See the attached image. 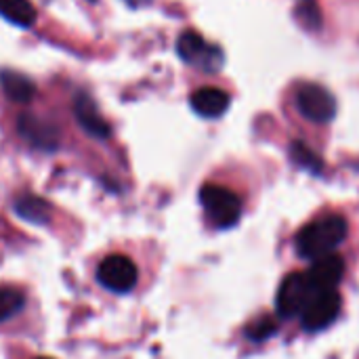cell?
I'll return each instance as SVG.
<instances>
[{
  "instance_id": "7a4b0ae2",
  "label": "cell",
  "mask_w": 359,
  "mask_h": 359,
  "mask_svg": "<svg viewBox=\"0 0 359 359\" xmlns=\"http://www.w3.org/2000/svg\"><path fill=\"white\" fill-rule=\"evenodd\" d=\"M200 202H202V208H204L208 221L219 229H227L240 221L242 202H240L238 194H233L231 189H227L223 185L206 183L200 189Z\"/></svg>"
},
{
  "instance_id": "5bb4252c",
  "label": "cell",
  "mask_w": 359,
  "mask_h": 359,
  "mask_svg": "<svg viewBox=\"0 0 359 359\" xmlns=\"http://www.w3.org/2000/svg\"><path fill=\"white\" fill-rule=\"evenodd\" d=\"M290 158H292L294 164H299L301 168H307L311 172H320L324 168L322 158L303 141H292L290 143Z\"/></svg>"
},
{
  "instance_id": "3957f363",
  "label": "cell",
  "mask_w": 359,
  "mask_h": 359,
  "mask_svg": "<svg viewBox=\"0 0 359 359\" xmlns=\"http://www.w3.org/2000/svg\"><path fill=\"white\" fill-rule=\"evenodd\" d=\"M294 105L299 114L313 124H328L337 116L334 95L318 82L299 84L294 93Z\"/></svg>"
},
{
  "instance_id": "ac0fdd59",
  "label": "cell",
  "mask_w": 359,
  "mask_h": 359,
  "mask_svg": "<svg viewBox=\"0 0 359 359\" xmlns=\"http://www.w3.org/2000/svg\"><path fill=\"white\" fill-rule=\"evenodd\" d=\"M40 359H50V358H40Z\"/></svg>"
},
{
  "instance_id": "5b68a950",
  "label": "cell",
  "mask_w": 359,
  "mask_h": 359,
  "mask_svg": "<svg viewBox=\"0 0 359 359\" xmlns=\"http://www.w3.org/2000/svg\"><path fill=\"white\" fill-rule=\"evenodd\" d=\"M324 292V288L311 278L309 271H301V273H290L278 292V311L284 318H292L299 316L305 305L318 294Z\"/></svg>"
},
{
  "instance_id": "277c9868",
  "label": "cell",
  "mask_w": 359,
  "mask_h": 359,
  "mask_svg": "<svg viewBox=\"0 0 359 359\" xmlns=\"http://www.w3.org/2000/svg\"><path fill=\"white\" fill-rule=\"evenodd\" d=\"M177 53L187 65L198 67L202 72H219L225 63V53L221 50V46L210 44L204 36L191 29L179 36Z\"/></svg>"
},
{
  "instance_id": "ba28073f",
  "label": "cell",
  "mask_w": 359,
  "mask_h": 359,
  "mask_svg": "<svg viewBox=\"0 0 359 359\" xmlns=\"http://www.w3.org/2000/svg\"><path fill=\"white\" fill-rule=\"evenodd\" d=\"M74 114L78 124L84 128V133H88L95 139H107L111 128L109 124L101 118L97 105L93 103V99L88 95H78L74 101Z\"/></svg>"
},
{
  "instance_id": "2e32d148",
  "label": "cell",
  "mask_w": 359,
  "mask_h": 359,
  "mask_svg": "<svg viewBox=\"0 0 359 359\" xmlns=\"http://www.w3.org/2000/svg\"><path fill=\"white\" fill-rule=\"evenodd\" d=\"M23 292L13 286H0V322L13 318L23 307Z\"/></svg>"
},
{
  "instance_id": "8992f818",
  "label": "cell",
  "mask_w": 359,
  "mask_h": 359,
  "mask_svg": "<svg viewBox=\"0 0 359 359\" xmlns=\"http://www.w3.org/2000/svg\"><path fill=\"white\" fill-rule=\"evenodd\" d=\"M341 313V297L337 290H324L318 292L307 305L305 309L299 313L301 324L305 330H324L326 326H330Z\"/></svg>"
},
{
  "instance_id": "d6986e66",
  "label": "cell",
  "mask_w": 359,
  "mask_h": 359,
  "mask_svg": "<svg viewBox=\"0 0 359 359\" xmlns=\"http://www.w3.org/2000/svg\"><path fill=\"white\" fill-rule=\"evenodd\" d=\"M90 2H95V0H90Z\"/></svg>"
},
{
  "instance_id": "4fadbf2b",
  "label": "cell",
  "mask_w": 359,
  "mask_h": 359,
  "mask_svg": "<svg viewBox=\"0 0 359 359\" xmlns=\"http://www.w3.org/2000/svg\"><path fill=\"white\" fill-rule=\"evenodd\" d=\"M15 212L21 219H25L29 223H38V225L40 223H48V219H50V206L44 200L36 198V196H23V198H19L15 202Z\"/></svg>"
},
{
  "instance_id": "52a82bcc",
  "label": "cell",
  "mask_w": 359,
  "mask_h": 359,
  "mask_svg": "<svg viewBox=\"0 0 359 359\" xmlns=\"http://www.w3.org/2000/svg\"><path fill=\"white\" fill-rule=\"evenodd\" d=\"M97 278L111 292H128L137 284V267L124 255H109L99 265Z\"/></svg>"
},
{
  "instance_id": "8fae6325",
  "label": "cell",
  "mask_w": 359,
  "mask_h": 359,
  "mask_svg": "<svg viewBox=\"0 0 359 359\" xmlns=\"http://www.w3.org/2000/svg\"><path fill=\"white\" fill-rule=\"evenodd\" d=\"M19 130L29 143L38 147H44V149L57 147V130L48 122H42L34 116H23L19 120Z\"/></svg>"
},
{
  "instance_id": "e0dca14e",
  "label": "cell",
  "mask_w": 359,
  "mask_h": 359,
  "mask_svg": "<svg viewBox=\"0 0 359 359\" xmlns=\"http://www.w3.org/2000/svg\"><path fill=\"white\" fill-rule=\"evenodd\" d=\"M276 332V322L271 320V318H263V320H257V322H252L250 326H248V337L252 339V341H265L269 334H273Z\"/></svg>"
},
{
  "instance_id": "9a60e30c",
  "label": "cell",
  "mask_w": 359,
  "mask_h": 359,
  "mask_svg": "<svg viewBox=\"0 0 359 359\" xmlns=\"http://www.w3.org/2000/svg\"><path fill=\"white\" fill-rule=\"evenodd\" d=\"M294 15L299 19V23L305 29L318 32L322 27V13L318 6V0H299V6L294 8Z\"/></svg>"
},
{
  "instance_id": "6da1fadb",
  "label": "cell",
  "mask_w": 359,
  "mask_h": 359,
  "mask_svg": "<svg viewBox=\"0 0 359 359\" xmlns=\"http://www.w3.org/2000/svg\"><path fill=\"white\" fill-rule=\"evenodd\" d=\"M347 221L339 215H326L305 225L297 236V252L301 259L320 261L330 257L347 238Z\"/></svg>"
},
{
  "instance_id": "30bf717a",
  "label": "cell",
  "mask_w": 359,
  "mask_h": 359,
  "mask_svg": "<svg viewBox=\"0 0 359 359\" xmlns=\"http://www.w3.org/2000/svg\"><path fill=\"white\" fill-rule=\"evenodd\" d=\"M0 86H2L4 95L15 103H27L36 95V84L27 76L13 72V69L0 72Z\"/></svg>"
},
{
  "instance_id": "7c38bea8",
  "label": "cell",
  "mask_w": 359,
  "mask_h": 359,
  "mask_svg": "<svg viewBox=\"0 0 359 359\" xmlns=\"http://www.w3.org/2000/svg\"><path fill=\"white\" fill-rule=\"evenodd\" d=\"M0 17L19 27H32L36 8L29 0H0Z\"/></svg>"
},
{
  "instance_id": "9c48e42d",
  "label": "cell",
  "mask_w": 359,
  "mask_h": 359,
  "mask_svg": "<svg viewBox=\"0 0 359 359\" xmlns=\"http://www.w3.org/2000/svg\"><path fill=\"white\" fill-rule=\"evenodd\" d=\"M191 109L202 116V118H219L227 111L231 99L225 90L217 88V86H204V88H198L191 99Z\"/></svg>"
}]
</instances>
